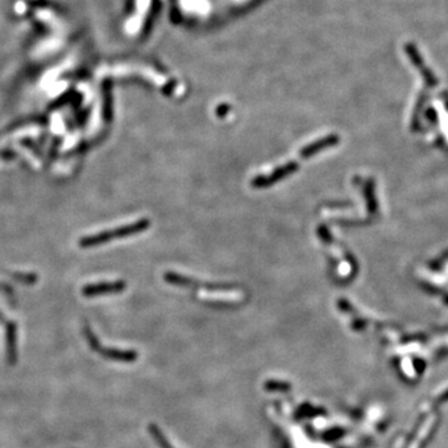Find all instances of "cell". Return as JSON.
Returning a JSON list of instances; mask_svg holds the SVG:
<instances>
[{"instance_id":"1","label":"cell","mask_w":448,"mask_h":448,"mask_svg":"<svg viewBox=\"0 0 448 448\" xmlns=\"http://www.w3.org/2000/svg\"><path fill=\"white\" fill-rule=\"evenodd\" d=\"M336 142H337L336 136H328V137L325 138L318 139V141L313 142V143L308 144L307 147H304V148L302 150V152H300V156H302L303 158L311 157V156L318 154V152L323 151V150L326 148V147L332 146V144H335Z\"/></svg>"},{"instance_id":"2","label":"cell","mask_w":448,"mask_h":448,"mask_svg":"<svg viewBox=\"0 0 448 448\" xmlns=\"http://www.w3.org/2000/svg\"><path fill=\"white\" fill-rule=\"evenodd\" d=\"M148 431L151 432L152 437H154L156 443H157L158 446H160V448H174L172 444H171L170 442H168L167 437H166L165 434L162 433V431H161L160 428L157 427V426H156V425H150L148 426Z\"/></svg>"},{"instance_id":"3","label":"cell","mask_w":448,"mask_h":448,"mask_svg":"<svg viewBox=\"0 0 448 448\" xmlns=\"http://www.w3.org/2000/svg\"><path fill=\"white\" fill-rule=\"evenodd\" d=\"M264 387L267 391H280V392H285V391L290 390V383L283 382V381H267L264 383Z\"/></svg>"}]
</instances>
